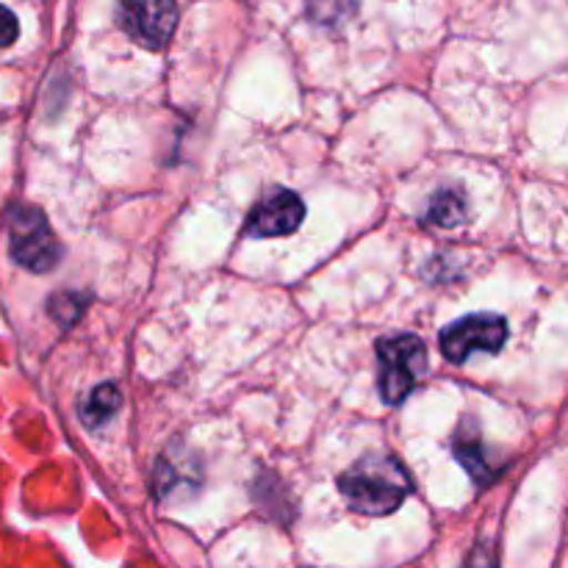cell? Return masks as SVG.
<instances>
[{
  "label": "cell",
  "mask_w": 568,
  "mask_h": 568,
  "mask_svg": "<svg viewBox=\"0 0 568 568\" xmlns=\"http://www.w3.org/2000/svg\"><path fill=\"white\" fill-rule=\"evenodd\" d=\"M455 458L469 469V475L477 483H488L497 475V469H491V464H488L486 447H483L480 436H477V430L471 425L460 427L458 438H455Z\"/></svg>",
  "instance_id": "7"
},
{
  "label": "cell",
  "mask_w": 568,
  "mask_h": 568,
  "mask_svg": "<svg viewBox=\"0 0 568 568\" xmlns=\"http://www.w3.org/2000/svg\"><path fill=\"white\" fill-rule=\"evenodd\" d=\"M20 33V26H17V17L11 14L6 6H0V48H9L11 42Z\"/></svg>",
  "instance_id": "10"
},
{
  "label": "cell",
  "mask_w": 568,
  "mask_h": 568,
  "mask_svg": "<svg viewBox=\"0 0 568 568\" xmlns=\"http://www.w3.org/2000/svg\"><path fill=\"white\" fill-rule=\"evenodd\" d=\"M303 216H305L303 200H300L294 192L277 189V192L266 194V197L250 211L244 233L255 239L288 236V233H294L300 225H303Z\"/></svg>",
  "instance_id": "6"
},
{
  "label": "cell",
  "mask_w": 568,
  "mask_h": 568,
  "mask_svg": "<svg viewBox=\"0 0 568 568\" xmlns=\"http://www.w3.org/2000/svg\"><path fill=\"white\" fill-rule=\"evenodd\" d=\"M505 342H508V322L497 314L464 316L438 336L444 358L453 364H464L475 353H499Z\"/></svg>",
  "instance_id": "4"
},
{
  "label": "cell",
  "mask_w": 568,
  "mask_h": 568,
  "mask_svg": "<svg viewBox=\"0 0 568 568\" xmlns=\"http://www.w3.org/2000/svg\"><path fill=\"white\" fill-rule=\"evenodd\" d=\"M116 20L133 42L161 50L175 33L178 6L175 0H120Z\"/></svg>",
  "instance_id": "5"
},
{
  "label": "cell",
  "mask_w": 568,
  "mask_h": 568,
  "mask_svg": "<svg viewBox=\"0 0 568 568\" xmlns=\"http://www.w3.org/2000/svg\"><path fill=\"white\" fill-rule=\"evenodd\" d=\"M11 258L31 272H50L61 258V244L55 242L48 220L33 205H20L9 220Z\"/></svg>",
  "instance_id": "3"
},
{
  "label": "cell",
  "mask_w": 568,
  "mask_h": 568,
  "mask_svg": "<svg viewBox=\"0 0 568 568\" xmlns=\"http://www.w3.org/2000/svg\"><path fill=\"white\" fill-rule=\"evenodd\" d=\"M338 491L358 514L388 516L410 494V477L392 455H366L338 477Z\"/></svg>",
  "instance_id": "1"
},
{
  "label": "cell",
  "mask_w": 568,
  "mask_h": 568,
  "mask_svg": "<svg viewBox=\"0 0 568 568\" xmlns=\"http://www.w3.org/2000/svg\"><path fill=\"white\" fill-rule=\"evenodd\" d=\"M381 361V394L388 405L405 403L419 377L425 375L427 349L416 336H392L377 342Z\"/></svg>",
  "instance_id": "2"
},
{
  "label": "cell",
  "mask_w": 568,
  "mask_h": 568,
  "mask_svg": "<svg viewBox=\"0 0 568 568\" xmlns=\"http://www.w3.org/2000/svg\"><path fill=\"white\" fill-rule=\"evenodd\" d=\"M120 408V392L111 383H103V386L94 388L81 405V419L87 427H100L111 419Z\"/></svg>",
  "instance_id": "8"
},
{
  "label": "cell",
  "mask_w": 568,
  "mask_h": 568,
  "mask_svg": "<svg viewBox=\"0 0 568 568\" xmlns=\"http://www.w3.org/2000/svg\"><path fill=\"white\" fill-rule=\"evenodd\" d=\"M466 220V200L455 189H444L427 209V222L438 227H455Z\"/></svg>",
  "instance_id": "9"
},
{
  "label": "cell",
  "mask_w": 568,
  "mask_h": 568,
  "mask_svg": "<svg viewBox=\"0 0 568 568\" xmlns=\"http://www.w3.org/2000/svg\"><path fill=\"white\" fill-rule=\"evenodd\" d=\"M464 568H497V560H494V555L488 549H477Z\"/></svg>",
  "instance_id": "11"
}]
</instances>
